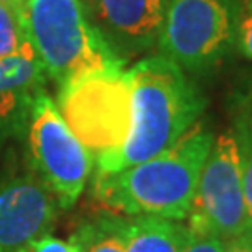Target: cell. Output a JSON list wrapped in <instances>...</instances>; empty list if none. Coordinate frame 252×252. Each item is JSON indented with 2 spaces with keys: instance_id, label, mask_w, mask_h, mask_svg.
I'll list each match as a JSON object with an SVG mask.
<instances>
[{
  "instance_id": "cell-7",
  "label": "cell",
  "mask_w": 252,
  "mask_h": 252,
  "mask_svg": "<svg viewBox=\"0 0 252 252\" xmlns=\"http://www.w3.org/2000/svg\"><path fill=\"white\" fill-rule=\"evenodd\" d=\"M187 219L189 228L209 230L224 241L247 232L243 155L235 127L213 140Z\"/></svg>"
},
{
  "instance_id": "cell-6",
  "label": "cell",
  "mask_w": 252,
  "mask_h": 252,
  "mask_svg": "<svg viewBox=\"0 0 252 252\" xmlns=\"http://www.w3.org/2000/svg\"><path fill=\"white\" fill-rule=\"evenodd\" d=\"M234 47L232 0H168L157 51L185 73H207Z\"/></svg>"
},
{
  "instance_id": "cell-17",
  "label": "cell",
  "mask_w": 252,
  "mask_h": 252,
  "mask_svg": "<svg viewBox=\"0 0 252 252\" xmlns=\"http://www.w3.org/2000/svg\"><path fill=\"white\" fill-rule=\"evenodd\" d=\"M25 252H81V251H79V247L73 243L71 239L63 241V239L53 237V235L49 234L39 237L37 241H34Z\"/></svg>"
},
{
  "instance_id": "cell-15",
  "label": "cell",
  "mask_w": 252,
  "mask_h": 252,
  "mask_svg": "<svg viewBox=\"0 0 252 252\" xmlns=\"http://www.w3.org/2000/svg\"><path fill=\"white\" fill-rule=\"evenodd\" d=\"M234 47L252 60V0H241L234 6Z\"/></svg>"
},
{
  "instance_id": "cell-13",
  "label": "cell",
  "mask_w": 252,
  "mask_h": 252,
  "mask_svg": "<svg viewBox=\"0 0 252 252\" xmlns=\"http://www.w3.org/2000/svg\"><path fill=\"white\" fill-rule=\"evenodd\" d=\"M27 36L19 19L17 0H0V58L25 45Z\"/></svg>"
},
{
  "instance_id": "cell-12",
  "label": "cell",
  "mask_w": 252,
  "mask_h": 252,
  "mask_svg": "<svg viewBox=\"0 0 252 252\" xmlns=\"http://www.w3.org/2000/svg\"><path fill=\"white\" fill-rule=\"evenodd\" d=\"M127 217L103 213L82 222L69 237L81 252H126Z\"/></svg>"
},
{
  "instance_id": "cell-19",
  "label": "cell",
  "mask_w": 252,
  "mask_h": 252,
  "mask_svg": "<svg viewBox=\"0 0 252 252\" xmlns=\"http://www.w3.org/2000/svg\"><path fill=\"white\" fill-rule=\"evenodd\" d=\"M251 112H252V108H251Z\"/></svg>"
},
{
  "instance_id": "cell-3",
  "label": "cell",
  "mask_w": 252,
  "mask_h": 252,
  "mask_svg": "<svg viewBox=\"0 0 252 252\" xmlns=\"http://www.w3.org/2000/svg\"><path fill=\"white\" fill-rule=\"evenodd\" d=\"M17 9L28 43L58 88L90 73L127 65L94 27L82 0H17Z\"/></svg>"
},
{
  "instance_id": "cell-16",
  "label": "cell",
  "mask_w": 252,
  "mask_h": 252,
  "mask_svg": "<svg viewBox=\"0 0 252 252\" xmlns=\"http://www.w3.org/2000/svg\"><path fill=\"white\" fill-rule=\"evenodd\" d=\"M228 241L209 230L189 228L187 226V239L181 252H226Z\"/></svg>"
},
{
  "instance_id": "cell-11",
  "label": "cell",
  "mask_w": 252,
  "mask_h": 252,
  "mask_svg": "<svg viewBox=\"0 0 252 252\" xmlns=\"http://www.w3.org/2000/svg\"><path fill=\"white\" fill-rule=\"evenodd\" d=\"M187 226L178 220L131 217L126 228V252H181Z\"/></svg>"
},
{
  "instance_id": "cell-18",
  "label": "cell",
  "mask_w": 252,
  "mask_h": 252,
  "mask_svg": "<svg viewBox=\"0 0 252 252\" xmlns=\"http://www.w3.org/2000/svg\"><path fill=\"white\" fill-rule=\"evenodd\" d=\"M226 252H252V232L247 230L245 234L235 237L232 241H228Z\"/></svg>"
},
{
  "instance_id": "cell-10",
  "label": "cell",
  "mask_w": 252,
  "mask_h": 252,
  "mask_svg": "<svg viewBox=\"0 0 252 252\" xmlns=\"http://www.w3.org/2000/svg\"><path fill=\"white\" fill-rule=\"evenodd\" d=\"M47 75L32 45L0 58V144L6 138H23L36 99L47 86Z\"/></svg>"
},
{
  "instance_id": "cell-2",
  "label": "cell",
  "mask_w": 252,
  "mask_h": 252,
  "mask_svg": "<svg viewBox=\"0 0 252 252\" xmlns=\"http://www.w3.org/2000/svg\"><path fill=\"white\" fill-rule=\"evenodd\" d=\"M215 136L194 126L174 146L118 172H95L94 196L112 213L185 220Z\"/></svg>"
},
{
  "instance_id": "cell-14",
  "label": "cell",
  "mask_w": 252,
  "mask_h": 252,
  "mask_svg": "<svg viewBox=\"0 0 252 252\" xmlns=\"http://www.w3.org/2000/svg\"><path fill=\"white\" fill-rule=\"evenodd\" d=\"M235 131L241 144L243 155V192H245V209H247V222L252 232V112L245 118H239L235 124Z\"/></svg>"
},
{
  "instance_id": "cell-1",
  "label": "cell",
  "mask_w": 252,
  "mask_h": 252,
  "mask_svg": "<svg viewBox=\"0 0 252 252\" xmlns=\"http://www.w3.org/2000/svg\"><path fill=\"white\" fill-rule=\"evenodd\" d=\"M129 77V135L116 152L94 162L95 172H118L159 155L187 135L206 110V97L189 73L161 54L138 60Z\"/></svg>"
},
{
  "instance_id": "cell-8",
  "label": "cell",
  "mask_w": 252,
  "mask_h": 252,
  "mask_svg": "<svg viewBox=\"0 0 252 252\" xmlns=\"http://www.w3.org/2000/svg\"><path fill=\"white\" fill-rule=\"evenodd\" d=\"M60 206L32 172L0 180V252H25L49 235Z\"/></svg>"
},
{
  "instance_id": "cell-9",
  "label": "cell",
  "mask_w": 252,
  "mask_h": 252,
  "mask_svg": "<svg viewBox=\"0 0 252 252\" xmlns=\"http://www.w3.org/2000/svg\"><path fill=\"white\" fill-rule=\"evenodd\" d=\"M82 4L122 60L157 49L168 0H84Z\"/></svg>"
},
{
  "instance_id": "cell-4",
  "label": "cell",
  "mask_w": 252,
  "mask_h": 252,
  "mask_svg": "<svg viewBox=\"0 0 252 252\" xmlns=\"http://www.w3.org/2000/svg\"><path fill=\"white\" fill-rule=\"evenodd\" d=\"M58 110L94 162L116 152L131 127L129 69H105L58 88Z\"/></svg>"
},
{
  "instance_id": "cell-5",
  "label": "cell",
  "mask_w": 252,
  "mask_h": 252,
  "mask_svg": "<svg viewBox=\"0 0 252 252\" xmlns=\"http://www.w3.org/2000/svg\"><path fill=\"white\" fill-rule=\"evenodd\" d=\"M23 138L30 172L51 190L60 209L75 206L92 176L94 157L65 124L56 101L47 92L34 103Z\"/></svg>"
}]
</instances>
